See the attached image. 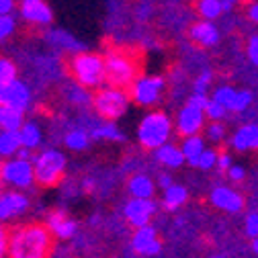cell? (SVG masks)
Returning a JSON list of instances; mask_svg holds the SVG:
<instances>
[{"instance_id":"47","label":"cell","mask_w":258,"mask_h":258,"mask_svg":"<svg viewBox=\"0 0 258 258\" xmlns=\"http://www.w3.org/2000/svg\"><path fill=\"white\" fill-rule=\"evenodd\" d=\"M158 182H160V186H162V188L166 190V188H170V186H172V176H170V174H160Z\"/></svg>"},{"instance_id":"43","label":"cell","mask_w":258,"mask_h":258,"mask_svg":"<svg viewBox=\"0 0 258 258\" xmlns=\"http://www.w3.org/2000/svg\"><path fill=\"white\" fill-rule=\"evenodd\" d=\"M9 246H11V238L7 236V230L5 228H0V258H3L9 252Z\"/></svg>"},{"instance_id":"37","label":"cell","mask_w":258,"mask_h":258,"mask_svg":"<svg viewBox=\"0 0 258 258\" xmlns=\"http://www.w3.org/2000/svg\"><path fill=\"white\" fill-rule=\"evenodd\" d=\"M15 31V19L11 15H0V39L9 37Z\"/></svg>"},{"instance_id":"6","label":"cell","mask_w":258,"mask_h":258,"mask_svg":"<svg viewBox=\"0 0 258 258\" xmlns=\"http://www.w3.org/2000/svg\"><path fill=\"white\" fill-rule=\"evenodd\" d=\"M129 92H125L123 88H115V86H107V88H101L99 92L94 94L92 99V105L96 109L101 117L113 121L117 117H121L127 107H129Z\"/></svg>"},{"instance_id":"11","label":"cell","mask_w":258,"mask_h":258,"mask_svg":"<svg viewBox=\"0 0 258 258\" xmlns=\"http://www.w3.org/2000/svg\"><path fill=\"white\" fill-rule=\"evenodd\" d=\"M29 103H31V90L21 80H15L13 84L0 90V105H7V107H13V109H19L25 113Z\"/></svg>"},{"instance_id":"21","label":"cell","mask_w":258,"mask_h":258,"mask_svg":"<svg viewBox=\"0 0 258 258\" xmlns=\"http://www.w3.org/2000/svg\"><path fill=\"white\" fill-rule=\"evenodd\" d=\"M23 125H25L23 111L0 105V127H3V132H19Z\"/></svg>"},{"instance_id":"14","label":"cell","mask_w":258,"mask_h":258,"mask_svg":"<svg viewBox=\"0 0 258 258\" xmlns=\"http://www.w3.org/2000/svg\"><path fill=\"white\" fill-rule=\"evenodd\" d=\"M29 207V199L19 190H9L0 195V219H13L25 213Z\"/></svg>"},{"instance_id":"7","label":"cell","mask_w":258,"mask_h":258,"mask_svg":"<svg viewBox=\"0 0 258 258\" xmlns=\"http://www.w3.org/2000/svg\"><path fill=\"white\" fill-rule=\"evenodd\" d=\"M166 88V80L162 76H140L129 86V96L142 107H152L160 103Z\"/></svg>"},{"instance_id":"46","label":"cell","mask_w":258,"mask_h":258,"mask_svg":"<svg viewBox=\"0 0 258 258\" xmlns=\"http://www.w3.org/2000/svg\"><path fill=\"white\" fill-rule=\"evenodd\" d=\"M148 15H152V7L150 5H142L138 9V19L140 21H148Z\"/></svg>"},{"instance_id":"33","label":"cell","mask_w":258,"mask_h":258,"mask_svg":"<svg viewBox=\"0 0 258 258\" xmlns=\"http://www.w3.org/2000/svg\"><path fill=\"white\" fill-rule=\"evenodd\" d=\"M217 158H219V154H217L215 150H205V152L201 154V158H199L197 168H201V170H209V168L217 166Z\"/></svg>"},{"instance_id":"38","label":"cell","mask_w":258,"mask_h":258,"mask_svg":"<svg viewBox=\"0 0 258 258\" xmlns=\"http://www.w3.org/2000/svg\"><path fill=\"white\" fill-rule=\"evenodd\" d=\"M244 228H246L248 238H254V240L258 238V213H248V215H246Z\"/></svg>"},{"instance_id":"17","label":"cell","mask_w":258,"mask_h":258,"mask_svg":"<svg viewBox=\"0 0 258 258\" xmlns=\"http://www.w3.org/2000/svg\"><path fill=\"white\" fill-rule=\"evenodd\" d=\"M47 228L55 238L68 240V238H72L76 234V221H72L68 215H63L61 211H55L47 219Z\"/></svg>"},{"instance_id":"51","label":"cell","mask_w":258,"mask_h":258,"mask_svg":"<svg viewBox=\"0 0 258 258\" xmlns=\"http://www.w3.org/2000/svg\"><path fill=\"white\" fill-rule=\"evenodd\" d=\"M23 3H39V0H23Z\"/></svg>"},{"instance_id":"18","label":"cell","mask_w":258,"mask_h":258,"mask_svg":"<svg viewBox=\"0 0 258 258\" xmlns=\"http://www.w3.org/2000/svg\"><path fill=\"white\" fill-rule=\"evenodd\" d=\"M21 15L25 21L29 23H37V25H45V23H51V9L39 0V3H23L21 7Z\"/></svg>"},{"instance_id":"9","label":"cell","mask_w":258,"mask_h":258,"mask_svg":"<svg viewBox=\"0 0 258 258\" xmlns=\"http://www.w3.org/2000/svg\"><path fill=\"white\" fill-rule=\"evenodd\" d=\"M205 111L197 109V107H190V105H184L180 111H178V117H176V132L184 138H190V136H199V132L205 127Z\"/></svg>"},{"instance_id":"31","label":"cell","mask_w":258,"mask_h":258,"mask_svg":"<svg viewBox=\"0 0 258 258\" xmlns=\"http://www.w3.org/2000/svg\"><path fill=\"white\" fill-rule=\"evenodd\" d=\"M63 142H66V146H68L70 150L82 152V150H86L90 138H88V134L84 132V129H74V132H70V134L66 136V140H63Z\"/></svg>"},{"instance_id":"8","label":"cell","mask_w":258,"mask_h":258,"mask_svg":"<svg viewBox=\"0 0 258 258\" xmlns=\"http://www.w3.org/2000/svg\"><path fill=\"white\" fill-rule=\"evenodd\" d=\"M0 178L13 186L27 188L35 180L33 162H27V160H19V158L9 160V162H5L3 168H0Z\"/></svg>"},{"instance_id":"25","label":"cell","mask_w":258,"mask_h":258,"mask_svg":"<svg viewBox=\"0 0 258 258\" xmlns=\"http://www.w3.org/2000/svg\"><path fill=\"white\" fill-rule=\"evenodd\" d=\"M23 148L19 132H3L0 134V156H13L19 154Z\"/></svg>"},{"instance_id":"3","label":"cell","mask_w":258,"mask_h":258,"mask_svg":"<svg viewBox=\"0 0 258 258\" xmlns=\"http://www.w3.org/2000/svg\"><path fill=\"white\" fill-rule=\"evenodd\" d=\"M172 134V121L164 111H152L148 113L140 127H138V140L146 150H158L168 144Z\"/></svg>"},{"instance_id":"20","label":"cell","mask_w":258,"mask_h":258,"mask_svg":"<svg viewBox=\"0 0 258 258\" xmlns=\"http://www.w3.org/2000/svg\"><path fill=\"white\" fill-rule=\"evenodd\" d=\"M156 160H158L160 164L168 166V168H180L186 162L184 156H182V150L176 148V146H172V144H166L162 148H158L156 150Z\"/></svg>"},{"instance_id":"36","label":"cell","mask_w":258,"mask_h":258,"mask_svg":"<svg viewBox=\"0 0 258 258\" xmlns=\"http://www.w3.org/2000/svg\"><path fill=\"white\" fill-rule=\"evenodd\" d=\"M223 136H225V127H223L221 121H211V123L207 125V138H209L211 142H221Z\"/></svg>"},{"instance_id":"30","label":"cell","mask_w":258,"mask_h":258,"mask_svg":"<svg viewBox=\"0 0 258 258\" xmlns=\"http://www.w3.org/2000/svg\"><path fill=\"white\" fill-rule=\"evenodd\" d=\"M17 80V66L15 61L7 59V57H0V90L5 86L13 84Z\"/></svg>"},{"instance_id":"28","label":"cell","mask_w":258,"mask_h":258,"mask_svg":"<svg viewBox=\"0 0 258 258\" xmlns=\"http://www.w3.org/2000/svg\"><path fill=\"white\" fill-rule=\"evenodd\" d=\"M236 96H238V90H236V88H232V86H219V88H215V92H213L211 99H213L215 103H219L221 107H225L228 111H234Z\"/></svg>"},{"instance_id":"15","label":"cell","mask_w":258,"mask_h":258,"mask_svg":"<svg viewBox=\"0 0 258 258\" xmlns=\"http://www.w3.org/2000/svg\"><path fill=\"white\" fill-rule=\"evenodd\" d=\"M188 37L201 47H213L219 41V31L211 21H197L190 25Z\"/></svg>"},{"instance_id":"10","label":"cell","mask_w":258,"mask_h":258,"mask_svg":"<svg viewBox=\"0 0 258 258\" xmlns=\"http://www.w3.org/2000/svg\"><path fill=\"white\" fill-rule=\"evenodd\" d=\"M154 213H156V203L152 199H132L123 209L125 219L138 230L150 225V219Z\"/></svg>"},{"instance_id":"13","label":"cell","mask_w":258,"mask_h":258,"mask_svg":"<svg viewBox=\"0 0 258 258\" xmlns=\"http://www.w3.org/2000/svg\"><path fill=\"white\" fill-rule=\"evenodd\" d=\"M211 203L217 209H223L228 213H238L244 207L242 195H240V192H236L234 188H230V186H215L211 190Z\"/></svg>"},{"instance_id":"26","label":"cell","mask_w":258,"mask_h":258,"mask_svg":"<svg viewBox=\"0 0 258 258\" xmlns=\"http://www.w3.org/2000/svg\"><path fill=\"white\" fill-rule=\"evenodd\" d=\"M47 39H49L51 43L63 47V49H68V51H76V53H82V51H84V45H82L80 41H76L72 35L63 33V31H51Z\"/></svg>"},{"instance_id":"50","label":"cell","mask_w":258,"mask_h":258,"mask_svg":"<svg viewBox=\"0 0 258 258\" xmlns=\"http://www.w3.org/2000/svg\"><path fill=\"white\" fill-rule=\"evenodd\" d=\"M252 248H254V252H256V254H258V238H256V240H254V242H252Z\"/></svg>"},{"instance_id":"49","label":"cell","mask_w":258,"mask_h":258,"mask_svg":"<svg viewBox=\"0 0 258 258\" xmlns=\"http://www.w3.org/2000/svg\"><path fill=\"white\" fill-rule=\"evenodd\" d=\"M17 158H19V160H27V162H31V152H29L27 148H21V150H19V154H17Z\"/></svg>"},{"instance_id":"24","label":"cell","mask_w":258,"mask_h":258,"mask_svg":"<svg viewBox=\"0 0 258 258\" xmlns=\"http://www.w3.org/2000/svg\"><path fill=\"white\" fill-rule=\"evenodd\" d=\"M184 201H186V188H184V186H180V184H172L170 188L164 190V199H162L164 209L174 211V209H178Z\"/></svg>"},{"instance_id":"27","label":"cell","mask_w":258,"mask_h":258,"mask_svg":"<svg viewBox=\"0 0 258 258\" xmlns=\"http://www.w3.org/2000/svg\"><path fill=\"white\" fill-rule=\"evenodd\" d=\"M197 13L203 17V21H215L223 15L221 0H197Z\"/></svg>"},{"instance_id":"2","label":"cell","mask_w":258,"mask_h":258,"mask_svg":"<svg viewBox=\"0 0 258 258\" xmlns=\"http://www.w3.org/2000/svg\"><path fill=\"white\" fill-rule=\"evenodd\" d=\"M68 68L82 88H101L103 82L107 80L105 57L99 53H90V51L76 53L72 55Z\"/></svg>"},{"instance_id":"35","label":"cell","mask_w":258,"mask_h":258,"mask_svg":"<svg viewBox=\"0 0 258 258\" xmlns=\"http://www.w3.org/2000/svg\"><path fill=\"white\" fill-rule=\"evenodd\" d=\"M252 103V92L250 90H238V96H236V103H234V113H242L250 107Z\"/></svg>"},{"instance_id":"44","label":"cell","mask_w":258,"mask_h":258,"mask_svg":"<svg viewBox=\"0 0 258 258\" xmlns=\"http://www.w3.org/2000/svg\"><path fill=\"white\" fill-rule=\"evenodd\" d=\"M248 19L258 25V0H254V3L248 7Z\"/></svg>"},{"instance_id":"48","label":"cell","mask_w":258,"mask_h":258,"mask_svg":"<svg viewBox=\"0 0 258 258\" xmlns=\"http://www.w3.org/2000/svg\"><path fill=\"white\" fill-rule=\"evenodd\" d=\"M238 3H240V0H221V9H223V13H230Z\"/></svg>"},{"instance_id":"19","label":"cell","mask_w":258,"mask_h":258,"mask_svg":"<svg viewBox=\"0 0 258 258\" xmlns=\"http://www.w3.org/2000/svg\"><path fill=\"white\" fill-rule=\"evenodd\" d=\"M180 150H182V156H184L186 162H188L190 166H197L201 154H203L207 148H205V142H203L201 136H190V138H184V140H182Z\"/></svg>"},{"instance_id":"45","label":"cell","mask_w":258,"mask_h":258,"mask_svg":"<svg viewBox=\"0 0 258 258\" xmlns=\"http://www.w3.org/2000/svg\"><path fill=\"white\" fill-rule=\"evenodd\" d=\"M15 7V0H0V15H11Z\"/></svg>"},{"instance_id":"16","label":"cell","mask_w":258,"mask_h":258,"mask_svg":"<svg viewBox=\"0 0 258 258\" xmlns=\"http://www.w3.org/2000/svg\"><path fill=\"white\" fill-rule=\"evenodd\" d=\"M232 146L238 152H248V150H258V125L248 123L242 125L232 138Z\"/></svg>"},{"instance_id":"40","label":"cell","mask_w":258,"mask_h":258,"mask_svg":"<svg viewBox=\"0 0 258 258\" xmlns=\"http://www.w3.org/2000/svg\"><path fill=\"white\" fill-rule=\"evenodd\" d=\"M209 96L207 94H190L188 96V101H186V105H190V107H197V109H201V111H205L207 109V105H209Z\"/></svg>"},{"instance_id":"42","label":"cell","mask_w":258,"mask_h":258,"mask_svg":"<svg viewBox=\"0 0 258 258\" xmlns=\"http://www.w3.org/2000/svg\"><path fill=\"white\" fill-rule=\"evenodd\" d=\"M228 176H230V180L232 182H240V180H244V176H246V170L242 168V166H232L230 170H228Z\"/></svg>"},{"instance_id":"23","label":"cell","mask_w":258,"mask_h":258,"mask_svg":"<svg viewBox=\"0 0 258 258\" xmlns=\"http://www.w3.org/2000/svg\"><path fill=\"white\" fill-rule=\"evenodd\" d=\"M19 136H21L23 148H27V150H33L41 144V129L33 121H25V125L19 129Z\"/></svg>"},{"instance_id":"4","label":"cell","mask_w":258,"mask_h":258,"mask_svg":"<svg viewBox=\"0 0 258 258\" xmlns=\"http://www.w3.org/2000/svg\"><path fill=\"white\" fill-rule=\"evenodd\" d=\"M105 68H107V80L115 88L125 90V86H132L140 78L138 76V63L134 61L132 55H129V51H123V49H119V51L115 49V51L107 53Z\"/></svg>"},{"instance_id":"52","label":"cell","mask_w":258,"mask_h":258,"mask_svg":"<svg viewBox=\"0 0 258 258\" xmlns=\"http://www.w3.org/2000/svg\"><path fill=\"white\" fill-rule=\"evenodd\" d=\"M211 258H223V256H211Z\"/></svg>"},{"instance_id":"1","label":"cell","mask_w":258,"mask_h":258,"mask_svg":"<svg viewBox=\"0 0 258 258\" xmlns=\"http://www.w3.org/2000/svg\"><path fill=\"white\" fill-rule=\"evenodd\" d=\"M51 232L45 225H25L11 236V258H47L51 250Z\"/></svg>"},{"instance_id":"41","label":"cell","mask_w":258,"mask_h":258,"mask_svg":"<svg viewBox=\"0 0 258 258\" xmlns=\"http://www.w3.org/2000/svg\"><path fill=\"white\" fill-rule=\"evenodd\" d=\"M234 164H232V156L230 154H219V158H217V168L221 170V172H228L230 168H232Z\"/></svg>"},{"instance_id":"39","label":"cell","mask_w":258,"mask_h":258,"mask_svg":"<svg viewBox=\"0 0 258 258\" xmlns=\"http://www.w3.org/2000/svg\"><path fill=\"white\" fill-rule=\"evenodd\" d=\"M246 53H248V59L254 63V66H258V35H250L248 37Z\"/></svg>"},{"instance_id":"34","label":"cell","mask_w":258,"mask_h":258,"mask_svg":"<svg viewBox=\"0 0 258 258\" xmlns=\"http://www.w3.org/2000/svg\"><path fill=\"white\" fill-rule=\"evenodd\" d=\"M225 113H228V109L221 107L219 103H215L213 99L209 101V105H207V109H205V117L211 119V121H221V119L225 117Z\"/></svg>"},{"instance_id":"12","label":"cell","mask_w":258,"mask_h":258,"mask_svg":"<svg viewBox=\"0 0 258 258\" xmlns=\"http://www.w3.org/2000/svg\"><path fill=\"white\" fill-rule=\"evenodd\" d=\"M132 246L138 254L142 256H154L160 252V248H162V244H160L158 240V232L156 228H152V225H146V228H140L134 238H132Z\"/></svg>"},{"instance_id":"5","label":"cell","mask_w":258,"mask_h":258,"mask_svg":"<svg viewBox=\"0 0 258 258\" xmlns=\"http://www.w3.org/2000/svg\"><path fill=\"white\" fill-rule=\"evenodd\" d=\"M35 180L43 186H53L66 170V156L57 150H45L33 158Z\"/></svg>"},{"instance_id":"32","label":"cell","mask_w":258,"mask_h":258,"mask_svg":"<svg viewBox=\"0 0 258 258\" xmlns=\"http://www.w3.org/2000/svg\"><path fill=\"white\" fill-rule=\"evenodd\" d=\"M211 82H213V72H211V70H203V72L197 76L195 84H192V90H195L192 94H207Z\"/></svg>"},{"instance_id":"22","label":"cell","mask_w":258,"mask_h":258,"mask_svg":"<svg viewBox=\"0 0 258 258\" xmlns=\"http://www.w3.org/2000/svg\"><path fill=\"white\" fill-rule=\"evenodd\" d=\"M154 188V182L146 174H136L129 178V192H132L134 199H152Z\"/></svg>"},{"instance_id":"29","label":"cell","mask_w":258,"mask_h":258,"mask_svg":"<svg viewBox=\"0 0 258 258\" xmlns=\"http://www.w3.org/2000/svg\"><path fill=\"white\" fill-rule=\"evenodd\" d=\"M92 138H96V140H111V142H123L125 140V136L119 132L117 125H113L111 121L109 123H103L99 127H94Z\"/></svg>"}]
</instances>
